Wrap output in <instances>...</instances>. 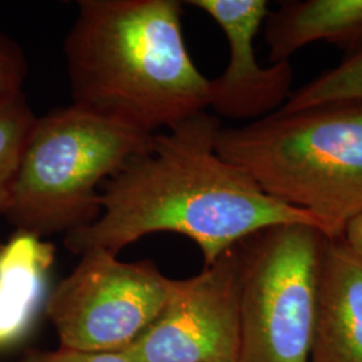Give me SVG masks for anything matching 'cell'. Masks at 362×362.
<instances>
[{
	"mask_svg": "<svg viewBox=\"0 0 362 362\" xmlns=\"http://www.w3.org/2000/svg\"><path fill=\"white\" fill-rule=\"evenodd\" d=\"M362 101V52L315 78L296 93L278 112L294 113L322 105Z\"/></svg>",
	"mask_w": 362,
	"mask_h": 362,
	"instance_id": "13",
	"label": "cell"
},
{
	"mask_svg": "<svg viewBox=\"0 0 362 362\" xmlns=\"http://www.w3.org/2000/svg\"><path fill=\"white\" fill-rule=\"evenodd\" d=\"M176 284L151 260L94 248L52 288L45 310L62 348L122 351L158 318Z\"/></svg>",
	"mask_w": 362,
	"mask_h": 362,
	"instance_id": "6",
	"label": "cell"
},
{
	"mask_svg": "<svg viewBox=\"0 0 362 362\" xmlns=\"http://www.w3.org/2000/svg\"><path fill=\"white\" fill-rule=\"evenodd\" d=\"M341 238L362 259V211L346 224Z\"/></svg>",
	"mask_w": 362,
	"mask_h": 362,
	"instance_id": "16",
	"label": "cell"
},
{
	"mask_svg": "<svg viewBox=\"0 0 362 362\" xmlns=\"http://www.w3.org/2000/svg\"><path fill=\"white\" fill-rule=\"evenodd\" d=\"M177 0H81L64 45L73 105L156 134L206 112Z\"/></svg>",
	"mask_w": 362,
	"mask_h": 362,
	"instance_id": "2",
	"label": "cell"
},
{
	"mask_svg": "<svg viewBox=\"0 0 362 362\" xmlns=\"http://www.w3.org/2000/svg\"><path fill=\"white\" fill-rule=\"evenodd\" d=\"M215 148L269 196L311 215L327 238L362 211V101L221 127Z\"/></svg>",
	"mask_w": 362,
	"mask_h": 362,
	"instance_id": "3",
	"label": "cell"
},
{
	"mask_svg": "<svg viewBox=\"0 0 362 362\" xmlns=\"http://www.w3.org/2000/svg\"><path fill=\"white\" fill-rule=\"evenodd\" d=\"M309 362H362V259L326 238Z\"/></svg>",
	"mask_w": 362,
	"mask_h": 362,
	"instance_id": "9",
	"label": "cell"
},
{
	"mask_svg": "<svg viewBox=\"0 0 362 362\" xmlns=\"http://www.w3.org/2000/svg\"><path fill=\"white\" fill-rule=\"evenodd\" d=\"M219 117L202 112L165 133L136 156L101 192V216L65 235L73 254L101 248L118 254L146 235L180 233L200 248L204 267L255 233L314 218L275 200L215 148ZM322 231V230H321Z\"/></svg>",
	"mask_w": 362,
	"mask_h": 362,
	"instance_id": "1",
	"label": "cell"
},
{
	"mask_svg": "<svg viewBox=\"0 0 362 362\" xmlns=\"http://www.w3.org/2000/svg\"><path fill=\"white\" fill-rule=\"evenodd\" d=\"M272 64L288 62L305 46L325 40L350 55L362 52V0L285 1L264 22Z\"/></svg>",
	"mask_w": 362,
	"mask_h": 362,
	"instance_id": "10",
	"label": "cell"
},
{
	"mask_svg": "<svg viewBox=\"0 0 362 362\" xmlns=\"http://www.w3.org/2000/svg\"><path fill=\"white\" fill-rule=\"evenodd\" d=\"M326 238L297 223L238 245V362H309Z\"/></svg>",
	"mask_w": 362,
	"mask_h": 362,
	"instance_id": "5",
	"label": "cell"
},
{
	"mask_svg": "<svg viewBox=\"0 0 362 362\" xmlns=\"http://www.w3.org/2000/svg\"><path fill=\"white\" fill-rule=\"evenodd\" d=\"M224 33L230 58L223 74L209 79V106L215 116L260 119L279 110L291 95L288 62L259 65L254 42L269 16L267 0H189Z\"/></svg>",
	"mask_w": 362,
	"mask_h": 362,
	"instance_id": "8",
	"label": "cell"
},
{
	"mask_svg": "<svg viewBox=\"0 0 362 362\" xmlns=\"http://www.w3.org/2000/svg\"><path fill=\"white\" fill-rule=\"evenodd\" d=\"M54 246L16 233L0 247V349L26 336L45 299Z\"/></svg>",
	"mask_w": 362,
	"mask_h": 362,
	"instance_id": "11",
	"label": "cell"
},
{
	"mask_svg": "<svg viewBox=\"0 0 362 362\" xmlns=\"http://www.w3.org/2000/svg\"><path fill=\"white\" fill-rule=\"evenodd\" d=\"M37 118L23 93L0 104V216L10 207L22 156Z\"/></svg>",
	"mask_w": 362,
	"mask_h": 362,
	"instance_id": "12",
	"label": "cell"
},
{
	"mask_svg": "<svg viewBox=\"0 0 362 362\" xmlns=\"http://www.w3.org/2000/svg\"><path fill=\"white\" fill-rule=\"evenodd\" d=\"M27 59L22 47L0 31V104L23 93Z\"/></svg>",
	"mask_w": 362,
	"mask_h": 362,
	"instance_id": "14",
	"label": "cell"
},
{
	"mask_svg": "<svg viewBox=\"0 0 362 362\" xmlns=\"http://www.w3.org/2000/svg\"><path fill=\"white\" fill-rule=\"evenodd\" d=\"M19 362H133L125 351H89V350L31 349Z\"/></svg>",
	"mask_w": 362,
	"mask_h": 362,
	"instance_id": "15",
	"label": "cell"
},
{
	"mask_svg": "<svg viewBox=\"0 0 362 362\" xmlns=\"http://www.w3.org/2000/svg\"><path fill=\"white\" fill-rule=\"evenodd\" d=\"M153 137L77 105L38 117L4 216L39 238L90 226L103 212L100 182L149 152Z\"/></svg>",
	"mask_w": 362,
	"mask_h": 362,
	"instance_id": "4",
	"label": "cell"
},
{
	"mask_svg": "<svg viewBox=\"0 0 362 362\" xmlns=\"http://www.w3.org/2000/svg\"><path fill=\"white\" fill-rule=\"evenodd\" d=\"M239 266L236 245L177 281L158 318L122 351L133 362H238Z\"/></svg>",
	"mask_w": 362,
	"mask_h": 362,
	"instance_id": "7",
	"label": "cell"
}]
</instances>
